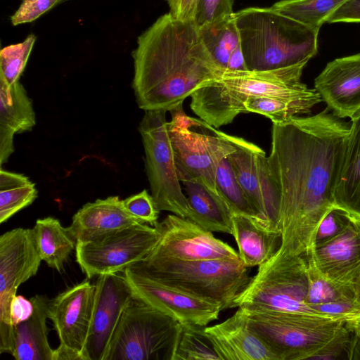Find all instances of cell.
Wrapping results in <instances>:
<instances>
[{
    "label": "cell",
    "mask_w": 360,
    "mask_h": 360,
    "mask_svg": "<svg viewBox=\"0 0 360 360\" xmlns=\"http://www.w3.org/2000/svg\"><path fill=\"white\" fill-rule=\"evenodd\" d=\"M350 126L327 108L273 123L267 162L280 195L281 250L305 256L321 221L335 207Z\"/></svg>",
    "instance_id": "1"
},
{
    "label": "cell",
    "mask_w": 360,
    "mask_h": 360,
    "mask_svg": "<svg viewBox=\"0 0 360 360\" xmlns=\"http://www.w3.org/2000/svg\"><path fill=\"white\" fill-rule=\"evenodd\" d=\"M132 57V87L145 111H170L224 70L205 46L195 22L169 13L139 36Z\"/></svg>",
    "instance_id": "2"
},
{
    "label": "cell",
    "mask_w": 360,
    "mask_h": 360,
    "mask_svg": "<svg viewBox=\"0 0 360 360\" xmlns=\"http://www.w3.org/2000/svg\"><path fill=\"white\" fill-rule=\"evenodd\" d=\"M304 68L296 66L267 70H224L191 96L190 107L201 120L214 128L228 124L245 113V101L274 97L304 101L316 105L322 102L319 93L302 82Z\"/></svg>",
    "instance_id": "3"
},
{
    "label": "cell",
    "mask_w": 360,
    "mask_h": 360,
    "mask_svg": "<svg viewBox=\"0 0 360 360\" xmlns=\"http://www.w3.org/2000/svg\"><path fill=\"white\" fill-rule=\"evenodd\" d=\"M248 70L305 68L318 52L319 32L270 8L234 13Z\"/></svg>",
    "instance_id": "4"
},
{
    "label": "cell",
    "mask_w": 360,
    "mask_h": 360,
    "mask_svg": "<svg viewBox=\"0 0 360 360\" xmlns=\"http://www.w3.org/2000/svg\"><path fill=\"white\" fill-rule=\"evenodd\" d=\"M129 269L186 293L231 309L250 281L240 259L181 260L146 257Z\"/></svg>",
    "instance_id": "5"
},
{
    "label": "cell",
    "mask_w": 360,
    "mask_h": 360,
    "mask_svg": "<svg viewBox=\"0 0 360 360\" xmlns=\"http://www.w3.org/2000/svg\"><path fill=\"white\" fill-rule=\"evenodd\" d=\"M181 323L134 292L103 360H173Z\"/></svg>",
    "instance_id": "6"
},
{
    "label": "cell",
    "mask_w": 360,
    "mask_h": 360,
    "mask_svg": "<svg viewBox=\"0 0 360 360\" xmlns=\"http://www.w3.org/2000/svg\"><path fill=\"white\" fill-rule=\"evenodd\" d=\"M308 288L305 256L278 249L270 259L258 266L257 273L236 297L231 308L323 315L306 304Z\"/></svg>",
    "instance_id": "7"
},
{
    "label": "cell",
    "mask_w": 360,
    "mask_h": 360,
    "mask_svg": "<svg viewBox=\"0 0 360 360\" xmlns=\"http://www.w3.org/2000/svg\"><path fill=\"white\" fill-rule=\"evenodd\" d=\"M242 309L249 328L278 360L309 359L348 321L314 314Z\"/></svg>",
    "instance_id": "8"
},
{
    "label": "cell",
    "mask_w": 360,
    "mask_h": 360,
    "mask_svg": "<svg viewBox=\"0 0 360 360\" xmlns=\"http://www.w3.org/2000/svg\"><path fill=\"white\" fill-rule=\"evenodd\" d=\"M166 112L145 111L140 122L146 172L158 210L188 218L190 206L178 176Z\"/></svg>",
    "instance_id": "9"
},
{
    "label": "cell",
    "mask_w": 360,
    "mask_h": 360,
    "mask_svg": "<svg viewBox=\"0 0 360 360\" xmlns=\"http://www.w3.org/2000/svg\"><path fill=\"white\" fill-rule=\"evenodd\" d=\"M156 227L138 223L77 241L76 261L87 278L124 272L144 259L158 241Z\"/></svg>",
    "instance_id": "10"
},
{
    "label": "cell",
    "mask_w": 360,
    "mask_h": 360,
    "mask_svg": "<svg viewBox=\"0 0 360 360\" xmlns=\"http://www.w3.org/2000/svg\"><path fill=\"white\" fill-rule=\"evenodd\" d=\"M32 229L16 228L0 236V353L12 355L14 326L10 307L18 287L35 276L41 264Z\"/></svg>",
    "instance_id": "11"
},
{
    "label": "cell",
    "mask_w": 360,
    "mask_h": 360,
    "mask_svg": "<svg viewBox=\"0 0 360 360\" xmlns=\"http://www.w3.org/2000/svg\"><path fill=\"white\" fill-rule=\"evenodd\" d=\"M95 292L96 285L84 280L50 300L49 319L60 342L55 349L54 360H86Z\"/></svg>",
    "instance_id": "12"
},
{
    "label": "cell",
    "mask_w": 360,
    "mask_h": 360,
    "mask_svg": "<svg viewBox=\"0 0 360 360\" xmlns=\"http://www.w3.org/2000/svg\"><path fill=\"white\" fill-rule=\"evenodd\" d=\"M229 138L235 148L227 157L240 186L259 219L271 229L280 230V195L269 173L266 153L241 137Z\"/></svg>",
    "instance_id": "13"
},
{
    "label": "cell",
    "mask_w": 360,
    "mask_h": 360,
    "mask_svg": "<svg viewBox=\"0 0 360 360\" xmlns=\"http://www.w3.org/2000/svg\"><path fill=\"white\" fill-rule=\"evenodd\" d=\"M154 226L160 237L146 257L181 260L240 259L233 248L188 218L168 214Z\"/></svg>",
    "instance_id": "14"
},
{
    "label": "cell",
    "mask_w": 360,
    "mask_h": 360,
    "mask_svg": "<svg viewBox=\"0 0 360 360\" xmlns=\"http://www.w3.org/2000/svg\"><path fill=\"white\" fill-rule=\"evenodd\" d=\"M305 257L321 276L356 293L360 278V219L351 216L340 233L314 245Z\"/></svg>",
    "instance_id": "15"
},
{
    "label": "cell",
    "mask_w": 360,
    "mask_h": 360,
    "mask_svg": "<svg viewBox=\"0 0 360 360\" xmlns=\"http://www.w3.org/2000/svg\"><path fill=\"white\" fill-rule=\"evenodd\" d=\"M86 360H103L110 340L134 291L122 274L98 276Z\"/></svg>",
    "instance_id": "16"
},
{
    "label": "cell",
    "mask_w": 360,
    "mask_h": 360,
    "mask_svg": "<svg viewBox=\"0 0 360 360\" xmlns=\"http://www.w3.org/2000/svg\"><path fill=\"white\" fill-rule=\"evenodd\" d=\"M122 274L134 293L169 313L181 325L207 326L223 310L219 302L186 293L129 268Z\"/></svg>",
    "instance_id": "17"
},
{
    "label": "cell",
    "mask_w": 360,
    "mask_h": 360,
    "mask_svg": "<svg viewBox=\"0 0 360 360\" xmlns=\"http://www.w3.org/2000/svg\"><path fill=\"white\" fill-rule=\"evenodd\" d=\"M314 89L335 116L350 120L360 115V52L327 63Z\"/></svg>",
    "instance_id": "18"
},
{
    "label": "cell",
    "mask_w": 360,
    "mask_h": 360,
    "mask_svg": "<svg viewBox=\"0 0 360 360\" xmlns=\"http://www.w3.org/2000/svg\"><path fill=\"white\" fill-rule=\"evenodd\" d=\"M205 333L220 360H278L270 347L248 326L240 308Z\"/></svg>",
    "instance_id": "19"
},
{
    "label": "cell",
    "mask_w": 360,
    "mask_h": 360,
    "mask_svg": "<svg viewBox=\"0 0 360 360\" xmlns=\"http://www.w3.org/2000/svg\"><path fill=\"white\" fill-rule=\"evenodd\" d=\"M168 130L180 181H195L219 193L208 145L209 135L169 124Z\"/></svg>",
    "instance_id": "20"
},
{
    "label": "cell",
    "mask_w": 360,
    "mask_h": 360,
    "mask_svg": "<svg viewBox=\"0 0 360 360\" xmlns=\"http://www.w3.org/2000/svg\"><path fill=\"white\" fill-rule=\"evenodd\" d=\"M36 124L32 103L19 81L8 84L0 77V165L14 150L15 134L30 131Z\"/></svg>",
    "instance_id": "21"
},
{
    "label": "cell",
    "mask_w": 360,
    "mask_h": 360,
    "mask_svg": "<svg viewBox=\"0 0 360 360\" xmlns=\"http://www.w3.org/2000/svg\"><path fill=\"white\" fill-rule=\"evenodd\" d=\"M138 223L141 222L126 210L122 200L110 196L83 205L68 228L77 242Z\"/></svg>",
    "instance_id": "22"
},
{
    "label": "cell",
    "mask_w": 360,
    "mask_h": 360,
    "mask_svg": "<svg viewBox=\"0 0 360 360\" xmlns=\"http://www.w3.org/2000/svg\"><path fill=\"white\" fill-rule=\"evenodd\" d=\"M233 233L238 255L247 267L259 266L270 259L281 245V232L259 219L233 213Z\"/></svg>",
    "instance_id": "23"
},
{
    "label": "cell",
    "mask_w": 360,
    "mask_h": 360,
    "mask_svg": "<svg viewBox=\"0 0 360 360\" xmlns=\"http://www.w3.org/2000/svg\"><path fill=\"white\" fill-rule=\"evenodd\" d=\"M30 300L34 306L32 315L14 326L12 356L16 360H54L55 349L49 345L46 325L50 300L43 295Z\"/></svg>",
    "instance_id": "24"
},
{
    "label": "cell",
    "mask_w": 360,
    "mask_h": 360,
    "mask_svg": "<svg viewBox=\"0 0 360 360\" xmlns=\"http://www.w3.org/2000/svg\"><path fill=\"white\" fill-rule=\"evenodd\" d=\"M211 130L214 135H209L208 145L215 166L216 186L219 194L233 213L259 219L240 186L228 159V155L235 148L229 135L217 131L214 127Z\"/></svg>",
    "instance_id": "25"
},
{
    "label": "cell",
    "mask_w": 360,
    "mask_h": 360,
    "mask_svg": "<svg viewBox=\"0 0 360 360\" xmlns=\"http://www.w3.org/2000/svg\"><path fill=\"white\" fill-rule=\"evenodd\" d=\"M190 212L188 219L210 232L232 235L233 211L219 193L195 181H184Z\"/></svg>",
    "instance_id": "26"
},
{
    "label": "cell",
    "mask_w": 360,
    "mask_h": 360,
    "mask_svg": "<svg viewBox=\"0 0 360 360\" xmlns=\"http://www.w3.org/2000/svg\"><path fill=\"white\" fill-rule=\"evenodd\" d=\"M347 145L334 194V204L360 219V115L351 120Z\"/></svg>",
    "instance_id": "27"
},
{
    "label": "cell",
    "mask_w": 360,
    "mask_h": 360,
    "mask_svg": "<svg viewBox=\"0 0 360 360\" xmlns=\"http://www.w3.org/2000/svg\"><path fill=\"white\" fill-rule=\"evenodd\" d=\"M32 229L41 260L62 272L77 243L68 228L63 227L58 219L48 217L37 219Z\"/></svg>",
    "instance_id": "28"
},
{
    "label": "cell",
    "mask_w": 360,
    "mask_h": 360,
    "mask_svg": "<svg viewBox=\"0 0 360 360\" xmlns=\"http://www.w3.org/2000/svg\"><path fill=\"white\" fill-rule=\"evenodd\" d=\"M202 41L215 62L224 70L230 56L240 44L234 13L198 27Z\"/></svg>",
    "instance_id": "29"
},
{
    "label": "cell",
    "mask_w": 360,
    "mask_h": 360,
    "mask_svg": "<svg viewBox=\"0 0 360 360\" xmlns=\"http://www.w3.org/2000/svg\"><path fill=\"white\" fill-rule=\"evenodd\" d=\"M35 184L29 178L0 170V223L3 224L37 198Z\"/></svg>",
    "instance_id": "30"
},
{
    "label": "cell",
    "mask_w": 360,
    "mask_h": 360,
    "mask_svg": "<svg viewBox=\"0 0 360 360\" xmlns=\"http://www.w3.org/2000/svg\"><path fill=\"white\" fill-rule=\"evenodd\" d=\"M346 0H279L271 8L319 32L321 26Z\"/></svg>",
    "instance_id": "31"
},
{
    "label": "cell",
    "mask_w": 360,
    "mask_h": 360,
    "mask_svg": "<svg viewBox=\"0 0 360 360\" xmlns=\"http://www.w3.org/2000/svg\"><path fill=\"white\" fill-rule=\"evenodd\" d=\"M314 106V103L308 101L274 97L252 98L244 103L245 113L260 114L276 124L285 122L295 116L308 114Z\"/></svg>",
    "instance_id": "32"
},
{
    "label": "cell",
    "mask_w": 360,
    "mask_h": 360,
    "mask_svg": "<svg viewBox=\"0 0 360 360\" xmlns=\"http://www.w3.org/2000/svg\"><path fill=\"white\" fill-rule=\"evenodd\" d=\"M205 327L182 325L173 360H220L205 333Z\"/></svg>",
    "instance_id": "33"
},
{
    "label": "cell",
    "mask_w": 360,
    "mask_h": 360,
    "mask_svg": "<svg viewBox=\"0 0 360 360\" xmlns=\"http://www.w3.org/2000/svg\"><path fill=\"white\" fill-rule=\"evenodd\" d=\"M36 39L34 34H30L22 42L11 44L1 49L0 77L8 84L19 81Z\"/></svg>",
    "instance_id": "34"
},
{
    "label": "cell",
    "mask_w": 360,
    "mask_h": 360,
    "mask_svg": "<svg viewBox=\"0 0 360 360\" xmlns=\"http://www.w3.org/2000/svg\"><path fill=\"white\" fill-rule=\"evenodd\" d=\"M308 264V263H307ZM309 268V288L305 299L311 306L340 301H356V293L342 288L321 276L312 267Z\"/></svg>",
    "instance_id": "35"
},
{
    "label": "cell",
    "mask_w": 360,
    "mask_h": 360,
    "mask_svg": "<svg viewBox=\"0 0 360 360\" xmlns=\"http://www.w3.org/2000/svg\"><path fill=\"white\" fill-rule=\"evenodd\" d=\"M354 332L349 320H348L337 334L309 359L349 360Z\"/></svg>",
    "instance_id": "36"
},
{
    "label": "cell",
    "mask_w": 360,
    "mask_h": 360,
    "mask_svg": "<svg viewBox=\"0 0 360 360\" xmlns=\"http://www.w3.org/2000/svg\"><path fill=\"white\" fill-rule=\"evenodd\" d=\"M122 202L126 210L140 222L153 226L158 222L160 211L147 190L132 195Z\"/></svg>",
    "instance_id": "37"
},
{
    "label": "cell",
    "mask_w": 360,
    "mask_h": 360,
    "mask_svg": "<svg viewBox=\"0 0 360 360\" xmlns=\"http://www.w3.org/2000/svg\"><path fill=\"white\" fill-rule=\"evenodd\" d=\"M350 218L351 215L342 209L335 207L330 210L318 226L314 245L327 241L340 233L347 226Z\"/></svg>",
    "instance_id": "38"
},
{
    "label": "cell",
    "mask_w": 360,
    "mask_h": 360,
    "mask_svg": "<svg viewBox=\"0 0 360 360\" xmlns=\"http://www.w3.org/2000/svg\"><path fill=\"white\" fill-rule=\"evenodd\" d=\"M233 0H198L193 22L200 27L233 13Z\"/></svg>",
    "instance_id": "39"
},
{
    "label": "cell",
    "mask_w": 360,
    "mask_h": 360,
    "mask_svg": "<svg viewBox=\"0 0 360 360\" xmlns=\"http://www.w3.org/2000/svg\"><path fill=\"white\" fill-rule=\"evenodd\" d=\"M59 0H22V2L11 17L13 25L31 22L50 9L58 6Z\"/></svg>",
    "instance_id": "40"
},
{
    "label": "cell",
    "mask_w": 360,
    "mask_h": 360,
    "mask_svg": "<svg viewBox=\"0 0 360 360\" xmlns=\"http://www.w3.org/2000/svg\"><path fill=\"white\" fill-rule=\"evenodd\" d=\"M319 313L331 317L348 320L360 316V307L356 301H340L311 306Z\"/></svg>",
    "instance_id": "41"
},
{
    "label": "cell",
    "mask_w": 360,
    "mask_h": 360,
    "mask_svg": "<svg viewBox=\"0 0 360 360\" xmlns=\"http://www.w3.org/2000/svg\"><path fill=\"white\" fill-rule=\"evenodd\" d=\"M326 22H360V0H346L334 11Z\"/></svg>",
    "instance_id": "42"
},
{
    "label": "cell",
    "mask_w": 360,
    "mask_h": 360,
    "mask_svg": "<svg viewBox=\"0 0 360 360\" xmlns=\"http://www.w3.org/2000/svg\"><path fill=\"white\" fill-rule=\"evenodd\" d=\"M34 309L31 300H27L22 295H15L10 307V314L13 326L27 320L32 314Z\"/></svg>",
    "instance_id": "43"
},
{
    "label": "cell",
    "mask_w": 360,
    "mask_h": 360,
    "mask_svg": "<svg viewBox=\"0 0 360 360\" xmlns=\"http://www.w3.org/2000/svg\"><path fill=\"white\" fill-rule=\"evenodd\" d=\"M198 0H167L170 15L181 21H193Z\"/></svg>",
    "instance_id": "44"
},
{
    "label": "cell",
    "mask_w": 360,
    "mask_h": 360,
    "mask_svg": "<svg viewBox=\"0 0 360 360\" xmlns=\"http://www.w3.org/2000/svg\"><path fill=\"white\" fill-rule=\"evenodd\" d=\"M226 70H246L241 45L238 46L232 52L228 61Z\"/></svg>",
    "instance_id": "45"
},
{
    "label": "cell",
    "mask_w": 360,
    "mask_h": 360,
    "mask_svg": "<svg viewBox=\"0 0 360 360\" xmlns=\"http://www.w3.org/2000/svg\"><path fill=\"white\" fill-rule=\"evenodd\" d=\"M349 360H360V333L356 331L352 339Z\"/></svg>",
    "instance_id": "46"
},
{
    "label": "cell",
    "mask_w": 360,
    "mask_h": 360,
    "mask_svg": "<svg viewBox=\"0 0 360 360\" xmlns=\"http://www.w3.org/2000/svg\"><path fill=\"white\" fill-rule=\"evenodd\" d=\"M349 322L353 328V329L360 333V316L354 319L349 320Z\"/></svg>",
    "instance_id": "47"
},
{
    "label": "cell",
    "mask_w": 360,
    "mask_h": 360,
    "mask_svg": "<svg viewBox=\"0 0 360 360\" xmlns=\"http://www.w3.org/2000/svg\"><path fill=\"white\" fill-rule=\"evenodd\" d=\"M356 302L359 307H360V278L359 280L357 289H356Z\"/></svg>",
    "instance_id": "48"
},
{
    "label": "cell",
    "mask_w": 360,
    "mask_h": 360,
    "mask_svg": "<svg viewBox=\"0 0 360 360\" xmlns=\"http://www.w3.org/2000/svg\"><path fill=\"white\" fill-rule=\"evenodd\" d=\"M70 1V0H59L58 3V6L62 3H64L65 1Z\"/></svg>",
    "instance_id": "49"
}]
</instances>
